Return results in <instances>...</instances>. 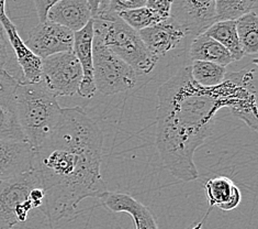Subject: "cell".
<instances>
[{
  "label": "cell",
  "mask_w": 258,
  "mask_h": 229,
  "mask_svg": "<svg viewBox=\"0 0 258 229\" xmlns=\"http://www.w3.org/2000/svg\"><path fill=\"white\" fill-rule=\"evenodd\" d=\"M94 79L97 90L104 95H114L134 88L138 74L94 35L93 41Z\"/></svg>",
  "instance_id": "cell-6"
},
{
  "label": "cell",
  "mask_w": 258,
  "mask_h": 229,
  "mask_svg": "<svg viewBox=\"0 0 258 229\" xmlns=\"http://www.w3.org/2000/svg\"><path fill=\"white\" fill-rule=\"evenodd\" d=\"M188 54L190 61L212 62L219 65L225 66L235 62L231 53L220 44L218 41L212 39L206 33L196 35L190 41L188 47Z\"/></svg>",
  "instance_id": "cell-18"
},
{
  "label": "cell",
  "mask_w": 258,
  "mask_h": 229,
  "mask_svg": "<svg viewBox=\"0 0 258 229\" xmlns=\"http://www.w3.org/2000/svg\"><path fill=\"white\" fill-rule=\"evenodd\" d=\"M204 33L222 44L231 53L234 61H239L245 57L238 41L235 20L216 21Z\"/></svg>",
  "instance_id": "cell-19"
},
{
  "label": "cell",
  "mask_w": 258,
  "mask_h": 229,
  "mask_svg": "<svg viewBox=\"0 0 258 229\" xmlns=\"http://www.w3.org/2000/svg\"><path fill=\"white\" fill-rule=\"evenodd\" d=\"M257 8V0H216L217 21L236 20Z\"/></svg>",
  "instance_id": "cell-22"
},
{
  "label": "cell",
  "mask_w": 258,
  "mask_h": 229,
  "mask_svg": "<svg viewBox=\"0 0 258 229\" xmlns=\"http://www.w3.org/2000/svg\"><path fill=\"white\" fill-rule=\"evenodd\" d=\"M35 169L0 181V229H11L26 221L29 213L40 208L44 193Z\"/></svg>",
  "instance_id": "cell-5"
},
{
  "label": "cell",
  "mask_w": 258,
  "mask_h": 229,
  "mask_svg": "<svg viewBox=\"0 0 258 229\" xmlns=\"http://www.w3.org/2000/svg\"><path fill=\"white\" fill-rule=\"evenodd\" d=\"M119 17L137 31H141L145 28L154 26L158 22H162L158 16L145 6L138 9L122 11L119 14Z\"/></svg>",
  "instance_id": "cell-23"
},
{
  "label": "cell",
  "mask_w": 258,
  "mask_h": 229,
  "mask_svg": "<svg viewBox=\"0 0 258 229\" xmlns=\"http://www.w3.org/2000/svg\"><path fill=\"white\" fill-rule=\"evenodd\" d=\"M87 2L93 18H96L109 11L110 0H87Z\"/></svg>",
  "instance_id": "cell-28"
},
{
  "label": "cell",
  "mask_w": 258,
  "mask_h": 229,
  "mask_svg": "<svg viewBox=\"0 0 258 229\" xmlns=\"http://www.w3.org/2000/svg\"><path fill=\"white\" fill-rule=\"evenodd\" d=\"M141 39L149 51L158 60L178 49L189 44L191 36L169 17L154 26L139 31Z\"/></svg>",
  "instance_id": "cell-10"
},
{
  "label": "cell",
  "mask_w": 258,
  "mask_h": 229,
  "mask_svg": "<svg viewBox=\"0 0 258 229\" xmlns=\"http://www.w3.org/2000/svg\"><path fill=\"white\" fill-rule=\"evenodd\" d=\"M10 45L14 51L17 63L22 73V82L38 83L42 80V59L35 55L27 47L26 43L18 33L17 27L12 24L5 29Z\"/></svg>",
  "instance_id": "cell-16"
},
{
  "label": "cell",
  "mask_w": 258,
  "mask_h": 229,
  "mask_svg": "<svg viewBox=\"0 0 258 229\" xmlns=\"http://www.w3.org/2000/svg\"><path fill=\"white\" fill-rule=\"evenodd\" d=\"M24 43L43 60L54 54L73 51L74 32L58 23L46 20L30 31L29 38Z\"/></svg>",
  "instance_id": "cell-8"
},
{
  "label": "cell",
  "mask_w": 258,
  "mask_h": 229,
  "mask_svg": "<svg viewBox=\"0 0 258 229\" xmlns=\"http://www.w3.org/2000/svg\"><path fill=\"white\" fill-rule=\"evenodd\" d=\"M19 82L8 71L0 70V139L3 140L26 141L17 111L16 91Z\"/></svg>",
  "instance_id": "cell-11"
},
{
  "label": "cell",
  "mask_w": 258,
  "mask_h": 229,
  "mask_svg": "<svg viewBox=\"0 0 258 229\" xmlns=\"http://www.w3.org/2000/svg\"><path fill=\"white\" fill-rule=\"evenodd\" d=\"M93 17L87 0H59L48 10L46 20L72 30H82Z\"/></svg>",
  "instance_id": "cell-15"
},
{
  "label": "cell",
  "mask_w": 258,
  "mask_h": 229,
  "mask_svg": "<svg viewBox=\"0 0 258 229\" xmlns=\"http://www.w3.org/2000/svg\"><path fill=\"white\" fill-rule=\"evenodd\" d=\"M14 58L15 54L9 43L7 33H6L3 24L0 23V70L7 71V66Z\"/></svg>",
  "instance_id": "cell-24"
},
{
  "label": "cell",
  "mask_w": 258,
  "mask_h": 229,
  "mask_svg": "<svg viewBox=\"0 0 258 229\" xmlns=\"http://www.w3.org/2000/svg\"><path fill=\"white\" fill-rule=\"evenodd\" d=\"M171 5L173 0H146L145 7L151 9L158 16L159 19L164 21L170 17Z\"/></svg>",
  "instance_id": "cell-25"
},
{
  "label": "cell",
  "mask_w": 258,
  "mask_h": 229,
  "mask_svg": "<svg viewBox=\"0 0 258 229\" xmlns=\"http://www.w3.org/2000/svg\"><path fill=\"white\" fill-rule=\"evenodd\" d=\"M33 157L28 142L0 139V181L32 170Z\"/></svg>",
  "instance_id": "cell-13"
},
{
  "label": "cell",
  "mask_w": 258,
  "mask_h": 229,
  "mask_svg": "<svg viewBox=\"0 0 258 229\" xmlns=\"http://www.w3.org/2000/svg\"><path fill=\"white\" fill-rule=\"evenodd\" d=\"M156 148L164 168L174 177L191 182L199 177L195 152L212 134L221 108L238 113L253 101L254 90L239 72L226 73L222 84H197L189 65L182 67L157 91Z\"/></svg>",
  "instance_id": "cell-1"
},
{
  "label": "cell",
  "mask_w": 258,
  "mask_h": 229,
  "mask_svg": "<svg viewBox=\"0 0 258 229\" xmlns=\"http://www.w3.org/2000/svg\"><path fill=\"white\" fill-rule=\"evenodd\" d=\"M16 98L21 130L34 151L57 126L63 108L43 80L38 83L19 82Z\"/></svg>",
  "instance_id": "cell-3"
},
{
  "label": "cell",
  "mask_w": 258,
  "mask_h": 229,
  "mask_svg": "<svg viewBox=\"0 0 258 229\" xmlns=\"http://www.w3.org/2000/svg\"><path fill=\"white\" fill-rule=\"evenodd\" d=\"M189 69L195 82L204 87H216L222 84L227 73L225 66L205 61H192Z\"/></svg>",
  "instance_id": "cell-21"
},
{
  "label": "cell",
  "mask_w": 258,
  "mask_h": 229,
  "mask_svg": "<svg viewBox=\"0 0 258 229\" xmlns=\"http://www.w3.org/2000/svg\"><path fill=\"white\" fill-rule=\"evenodd\" d=\"M99 200L101 205L110 212L127 213L131 215L135 229H158L150 209L133 199L131 195L107 191L99 197Z\"/></svg>",
  "instance_id": "cell-14"
},
{
  "label": "cell",
  "mask_w": 258,
  "mask_h": 229,
  "mask_svg": "<svg viewBox=\"0 0 258 229\" xmlns=\"http://www.w3.org/2000/svg\"><path fill=\"white\" fill-rule=\"evenodd\" d=\"M0 23L4 28L10 26L9 23H11V20L6 14V0H0Z\"/></svg>",
  "instance_id": "cell-29"
},
{
  "label": "cell",
  "mask_w": 258,
  "mask_h": 229,
  "mask_svg": "<svg viewBox=\"0 0 258 229\" xmlns=\"http://www.w3.org/2000/svg\"><path fill=\"white\" fill-rule=\"evenodd\" d=\"M170 18L194 39L217 21L216 0H173Z\"/></svg>",
  "instance_id": "cell-9"
},
{
  "label": "cell",
  "mask_w": 258,
  "mask_h": 229,
  "mask_svg": "<svg viewBox=\"0 0 258 229\" xmlns=\"http://www.w3.org/2000/svg\"><path fill=\"white\" fill-rule=\"evenodd\" d=\"M205 190L210 205L224 212L236 208L242 201L241 190L227 176L209 178L205 184Z\"/></svg>",
  "instance_id": "cell-17"
},
{
  "label": "cell",
  "mask_w": 258,
  "mask_h": 229,
  "mask_svg": "<svg viewBox=\"0 0 258 229\" xmlns=\"http://www.w3.org/2000/svg\"><path fill=\"white\" fill-rule=\"evenodd\" d=\"M93 41L94 22L91 19L82 30L74 32L73 52L76 55L83 71L82 83L77 93L84 98L94 97L97 91L94 79Z\"/></svg>",
  "instance_id": "cell-12"
},
{
  "label": "cell",
  "mask_w": 258,
  "mask_h": 229,
  "mask_svg": "<svg viewBox=\"0 0 258 229\" xmlns=\"http://www.w3.org/2000/svg\"><path fill=\"white\" fill-rule=\"evenodd\" d=\"M59 0H34L36 12H38V17L40 22L46 21V16L48 10L51 9L52 6H54Z\"/></svg>",
  "instance_id": "cell-27"
},
{
  "label": "cell",
  "mask_w": 258,
  "mask_h": 229,
  "mask_svg": "<svg viewBox=\"0 0 258 229\" xmlns=\"http://www.w3.org/2000/svg\"><path fill=\"white\" fill-rule=\"evenodd\" d=\"M94 35L125 63L138 75H145L155 69L158 59L154 57L141 39L139 31L134 30L111 11L93 18Z\"/></svg>",
  "instance_id": "cell-4"
},
{
  "label": "cell",
  "mask_w": 258,
  "mask_h": 229,
  "mask_svg": "<svg viewBox=\"0 0 258 229\" xmlns=\"http://www.w3.org/2000/svg\"><path fill=\"white\" fill-rule=\"evenodd\" d=\"M146 0H110L109 11L119 15L122 11L144 7Z\"/></svg>",
  "instance_id": "cell-26"
},
{
  "label": "cell",
  "mask_w": 258,
  "mask_h": 229,
  "mask_svg": "<svg viewBox=\"0 0 258 229\" xmlns=\"http://www.w3.org/2000/svg\"><path fill=\"white\" fill-rule=\"evenodd\" d=\"M236 32L244 55L258 52V18L256 10L247 12L235 20Z\"/></svg>",
  "instance_id": "cell-20"
},
{
  "label": "cell",
  "mask_w": 258,
  "mask_h": 229,
  "mask_svg": "<svg viewBox=\"0 0 258 229\" xmlns=\"http://www.w3.org/2000/svg\"><path fill=\"white\" fill-rule=\"evenodd\" d=\"M82 78V66L73 51L42 60V80L56 97L77 94Z\"/></svg>",
  "instance_id": "cell-7"
},
{
  "label": "cell",
  "mask_w": 258,
  "mask_h": 229,
  "mask_svg": "<svg viewBox=\"0 0 258 229\" xmlns=\"http://www.w3.org/2000/svg\"><path fill=\"white\" fill-rule=\"evenodd\" d=\"M103 134L81 107L63 108L57 126L34 150L45 199L40 208L50 222L73 218L86 199L108 191L100 173Z\"/></svg>",
  "instance_id": "cell-2"
}]
</instances>
